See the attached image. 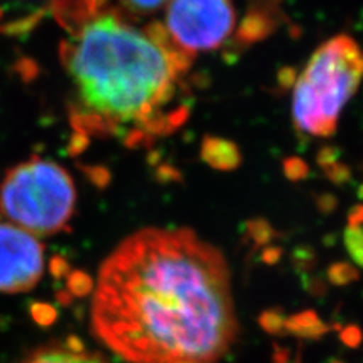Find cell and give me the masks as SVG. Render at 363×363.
<instances>
[{
    "label": "cell",
    "instance_id": "28",
    "mask_svg": "<svg viewBox=\"0 0 363 363\" xmlns=\"http://www.w3.org/2000/svg\"><path fill=\"white\" fill-rule=\"evenodd\" d=\"M67 348L70 350V351H73V353H84V351H85V347L81 342V339L73 337V336H70V337L67 339Z\"/></svg>",
    "mask_w": 363,
    "mask_h": 363
},
{
    "label": "cell",
    "instance_id": "27",
    "mask_svg": "<svg viewBox=\"0 0 363 363\" xmlns=\"http://www.w3.org/2000/svg\"><path fill=\"white\" fill-rule=\"evenodd\" d=\"M89 176H91V180H93L99 186H105L109 180V174L105 172V169H99L97 172V168H94L93 172H89Z\"/></svg>",
    "mask_w": 363,
    "mask_h": 363
},
{
    "label": "cell",
    "instance_id": "6",
    "mask_svg": "<svg viewBox=\"0 0 363 363\" xmlns=\"http://www.w3.org/2000/svg\"><path fill=\"white\" fill-rule=\"evenodd\" d=\"M44 247L20 227L0 223V292L18 294L37 285L44 269Z\"/></svg>",
    "mask_w": 363,
    "mask_h": 363
},
{
    "label": "cell",
    "instance_id": "20",
    "mask_svg": "<svg viewBox=\"0 0 363 363\" xmlns=\"http://www.w3.org/2000/svg\"><path fill=\"white\" fill-rule=\"evenodd\" d=\"M301 279H303V288L311 295H313V297H324L327 294L328 288H327V281L324 279L318 276L312 277L309 274L301 276Z\"/></svg>",
    "mask_w": 363,
    "mask_h": 363
},
{
    "label": "cell",
    "instance_id": "26",
    "mask_svg": "<svg viewBox=\"0 0 363 363\" xmlns=\"http://www.w3.org/2000/svg\"><path fill=\"white\" fill-rule=\"evenodd\" d=\"M347 221L348 227H360L363 224V204H357L353 209H350Z\"/></svg>",
    "mask_w": 363,
    "mask_h": 363
},
{
    "label": "cell",
    "instance_id": "22",
    "mask_svg": "<svg viewBox=\"0 0 363 363\" xmlns=\"http://www.w3.org/2000/svg\"><path fill=\"white\" fill-rule=\"evenodd\" d=\"M283 255H285V250L279 245H267L262 248V252L259 255L260 262L265 264V265H277Z\"/></svg>",
    "mask_w": 363,
    "mask_h": 363
},
{
    "label": "cell",
    "instance_id": "16",
    "mask_svg": "<svg viewBox=\"0 0 363 363\" xmlns=\"http://www.w3.org/2000/svg\"><path fill=\"white\" fill-rule=\"evenodd\" d=\"M67 289L73 297H85L93 291V280L84 271H73L68 274Z\"/></svg>",
    "mask_w": 363,
    "mask_h": 363
},
{
    "label": "cell",
    "instance_id": "21",
    "mask_svg": "<svg viewBox=\"0 0 363 363\" xmlns=\"http://www.w3.org/2000/svg\"><path fill=\"white\" fill-rule=\"evenodd\" d=\"M325 176L330 179L333 184H345L351 177V172L347 165L332 164L325 167Z\"/></svg>",
    "mask_w": 363,
    "mask_h": 363
},
{
    "label": "cell",
    "instance_id": "9",
    "mask_svg": "<svg viewBox=\"0 0 363 363\" xmlns=\"http://www.w3.org/2000/svg\"><path fill=\"white\" fill-rule=\"evenodd\" d=\"M25 363H109L101 356L73 353L68 348H44L32 354Z\"/></svg>",
    "mask_w": 363,
    "mask_h": 363
},
{
    "label": "cell",
    "instance_id": "7",
    "mask_svg": "<svg viewBox=\"0 0 363 363\" xmlns=\"http://www.w3.org/2000/svg\"><path fill=\"white\" fill-rule=\"evenodd\" d=\"M200 155L204 162L220 172H232L242 162L241 152L236 144L215 136H204Z\"/></svg>",
    "mask_w": 363,
    "mask_h": 363
},
{
    "label": "cell",
    "instance_id": "23",
    "mask_svg": "<svg viewBox=\"0 0 363 363\" xmlns=\"http://www.w3.org/2000/svg\"><path fill=\"white\" fill-rule=\"evenodd\" d=\"M50 272L55 279H64L70 274V265L62 256H55L50 260Z\"/></svg>",
    "mask_w": 363,
    "mask_h": 363
},
{
    "label": "cell",
    "instance_id": "1",
    "mask_svg": "<svg viewBox=\"0 0 363 363\" xmlns=\"http://www.w3.org/2000/svg\"><path fill=\"white\" fill-rule=\"evenodd\" d=\"M93 330L130 363H217L236 339L230 272L188 229H144L101 265Z\"/></svg>",
    "mask_w": 363,
    "mask_h": 363
},
{
    "label": "cell",
    "instance_id": "12",
    "mask_svg": "<svg viewBox=\"0 0 363 363\" xmlns=\"http://www.w3.org/2000/svg\"><path fill=\"white\" fill-rule=\"evenodd\" d=\"M291 264L301 276L309 274L318 265V255L315 248L308 244H300L291 252Z\"/></svg>",
    "mask_w": 363,
    "mask_h": 363
},
{
    "label": "cell",
    "instance_id": "31",
    "mask_svg": "<svg viewBox=\"0 0 363 363\" xmlns=\"http://www.w3.org/2000/svg\"><path fill=\"white\" fill-rule=\"evenodd\" d=\"M359 197L363 200V185H360V188H359Z\"/></svg>",
    "mask_w": 363,
    "mask_h": 363
},
{
    "label": "cell",
    "instance_id": "17",
    "mask_svg": "<svg viewBox=\"0 0 363 363\" xmlns=\"http://www.w3.org/2000/svg\"><path fill=\"white\" fill-rule=\"evenodd\" d=\"M30 315L33 318V321L43 327H49L55 323L56 320V311L53 306L45 304V303H33L30 306Z\"/></svg>",
    "mask_w": 363,
    "mask_h": 363
},
{
    "label": "cell",
    "instance_id": "13",
    "mask_svg": "<svg viewBox=\"0 0 363 363\" xmlns=\"http://www.w3.org/2000/svg\"><path fill=\"white\" fill-rule=\"evenodd\" d=\"M259 325L262 327V330L272 336H283L286 335V316L281 308H271L264 311L257 318Z\"/></svg>",
    "mask_w": 363,
    "mask_h": 363
},
{
    "label": "cell",
    "instance_id": "25",
    "mask_svg": "<svg viewBox=\"0 0 363 363\" xmlns=\"http://www.w3.org/2000/svg\"><path fill=\"white\" fill-rule=\"evenodd\" d=\"M291 362H292V356H291V350L288 347L272 344L271 363H291Z\"/></svg>",
    "mask_w": 363,
    "mask_h": 363
},
{
    "label": "cell",
    "instance_id": "3",
    "mask_svg": "<svg viewBox=\"0 0 363 363\" xmlns=\"http://www.w3.org/2000/svg\"><path fill=\"white\" fill-rule=\"evenodd\" d=\"M363 79V50L347 35L324 43L312 55L294 89L292 120L303 135L335 133L340 112Z\"/></svg>",
    "mask_w": 363,
    "mask_h": 363
},
{
    "label": "cell",
    "instance_id": "14",
    "mask_svg": "<svg viewBox=\"0 0 363 363\" xmlns=\"http://www.w3.org/2000/svg\"><path fill=\"white\" fill-rule=\"evenodd\" d=\"M344 245L354 262L363 268V229L347 227L344 232Z\"/></svg>",
    "mask_w": 363,
    "mask_h": 363
},
{
    "label": "cell",
    "instance_id": "10",
    "mask_svg": "<svg viewBox=\"0 0 363 363\" xmlns=\"http://www.w3.org/2000/svg\"><path fill=\"white\" fill-rule=\"evenodd\" d=\"M279 238L280 232H277L265 218H252L244 224L242 242L252 244L253 250L267 247L274 240H279Z\"/></svg>",
    "mask_w": 363,
    "mask_h": 363
},
{
    "label": "cell",
    "instance_id": "30",
    "mask_svg": "<svg viewBox=\"0 0 363 363\" xmlns=\"http://www.w3.org/2000/svg\"><path fill=\"white\" fill-rule=\"evenodd\" d=\"M295 363H303L301 362V353L298 351V354H297V359H295Z\"/></svg>",
    "mask_w": 363,
    "mask_h": 363
},
{
    "label": "cell",
    "instance_id": "15",
    "mask_svg": "<svg viewBox=\"0 0 363 363\" xmlns=\"http://www.w3.org/2000/svg\"><path fill=\"white\" fill-rule=\"evenodd\" d=\"M124 13L130 16H149L161 9L169 0H118Z\"/></svg>",
    "mask_w": 363,
    "mask_h": 363
},
{
    "label": "cell",
    "instance_id": "18",
    "mask_svg": "<svg viewBox=\"0 0 363 363\" xmlns=\"http://www.w3.org/2000/svg\"><path fill=\"white\" fill-rule=\"evenodd\" d=\"M339 339L348 348H359L363 342V332L357 324H348L344 328H340Z\"/></svg>",
    "mask_w": 363,
    "mask_h": 363
},
{
    "label": "cell",
    "instance_id": "4",
    "mask_svg": "<svg viewBox=\"0 0 363 363\" xmlns=\"http://www.w3.org/2000/svg\"><path fill=\"white\" fill-rule=\"evenodd\" d=\"M76 188L65 168L40 156L13 167L0 184V215L35 235L68 230Z\"/></svg>",
    "mask_w": 363,
    "mask_h": 363
},
{
    "label": "cell",
    "instance_id": "19",
    "mask_svg": "<svg viewBox=\"0 0 363 363\" xmlns=\"http://www.w3.org/2000/svg\"><path fill=\"white\" fill-rule=\"evenodd\" d=\"M285 174L289 180L298 182L301 179H306L309 174V167L306 165L301 159L291 157L285 161Z\"/></svg>",
    "mask_w": 363,
    "mask_h": 363
},
{
    "label": "cell",
    "instance_id": "8",
    "mask_svg": "<svg viewBox=\"0 0 363 363\" xmlns=\"http://www.w3.org/2000/svg\"><path fill=\"white\" fill-rule=\"evenodd\" d=\"M286 333L301 339H320L332 330V325L324 323L315 311L308 309L286 318Z\"/></svg>",
    "mask_w": 363,
    "mask_h": 363
},
{
    "label": "cell",
    "instance_id": "2",
    "mask_svg": "<svg viewBox=\"0 0 363 363\" xmlns=\"http://www.w3.org/2000/svg\"><path fill=\"white\" fill-rule=\"evenodd\" d=\"M73 84L76 133L123 136L128 145L177 129L188 108L176 106L194 56L173 43L161 23L138 28L105 6L61 44Z\"/></svg>",
    "mask_w": 363,
    "mask_h": 363
},
{
    "label": "cell",
    "instance_id": "32",
    "mask_svg": "<svg viewBox=\"0 0 363 363\" xmlns=\"http://www.w3.org/2000/svg\"><path fill=\"white\" fill-rule=\"evenodd\" d=\"M330 363H344V362H340V360H332Z\"/></svg>",
    "mask_w": 363,
    "mask_h": 363
},
{
    "label": "cell",
    "instance_id": "5",
    "mask_svg": "<svg viewBox=\"0 0 363 363\" xmlns=\"http://www.w3.org/2000/svg\"><path fill=\"white\" fill-rule=\"evenodd\" d=\"M235 20L232 0H169L164 28L177 48L194 56L223 45Z\"/></svg>",
    "mask_w": 363,
    "mask_h": 363
},
{
    "label": "cell",
    "instance_id": "24",
    "mask_svg": "<svg viewBox=\"0 0 363 363\" xmlns=\"http://www.w3.org/2000/svg\"><path fill=\"white\" fill-rule=\"evenodd\" d=\"M316 208L324 215H330L337 208V200L332 194H323L316 197Z\"/></svg>",
    "mask_w": 363,
    "mask_h": 363
},
{
    "label": "cell",
    "instance_id": "11",
    "mask_svg": "<svg viewBox=\"0 0 363 363\" xmlns=\"http://www.w3.org/2000/svg\"><path fill=\"white\" fill-rule=\"evenodd\" d=\"M325 277H327V281L332 283L335 286H347L350 283H354L360 279V272L350 262L339 260V262H333L327 268Z\"/></svg>",
    "mask_w": 363,
    "mask_h": 363
},
{
    "label": "cell",
    "instance_id": "29",
    "mask_svg": "<svg viewBox=\"0 0 363 363\" xmlns=\"http://www.w3.org/2000/svg\"><path fill=\"white\" fill-rule=\"evenodd\" d=\"M56 297H58V300L62 303V304H68V303H72V298H73V295L68 292V291H62V292H60L58 295H56Z\"/></svg>",
    "mask_w": 363,
    "mask_h": 363
}]
</instances>
